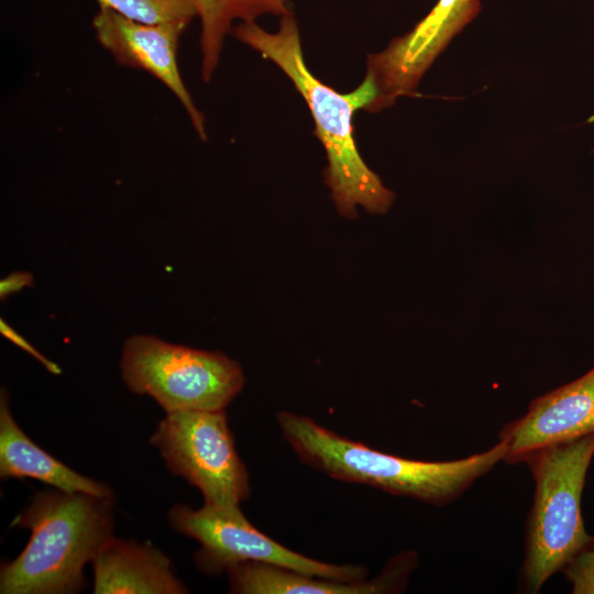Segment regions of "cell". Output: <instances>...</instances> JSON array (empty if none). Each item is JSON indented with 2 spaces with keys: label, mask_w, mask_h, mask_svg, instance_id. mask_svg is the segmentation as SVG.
Wrapping results in <instances>:
<instances>
[{
  "label": "cell",
  "mask_w": 594,
  "mask_h": 594,
  "mask_svg": "<svg viewBox=\"0 0 594 594\" xmlns=\"http://www.w3.org/2000/svg\"><path fill=\"white\" fill-rule=\"evenodd\" d=\"M120 365L128 387L154 398L166 414L224 410L244 384L240 365L227 355L152 336L128 339Z\"/></svg>",
  "instance_id": "cell-5"
},
{
  "label": "cell",
  "mask_w": 594,
  "mask_h": 594,
  "mask_svg": "<svg viewBox=\"0 0 594 594\" xmlns=\"http://www.w3.org/2000/svg\"><path fill=\"white\" fill-rule=\"evenodd\" d=\"M574 594H594V538L564 569Z\"/></svg>",
  "instance_id": "cell-16"
},
{
  "label": "cell",
  "mask_w": 594,
  "mask_h": 594,
  "mask_svg": "<svg viewBox=\"0 0 594 594\" xmlns=\"http://www.w3.org/2000/svg\"><path fill=\"white\" fill-rule=\"evenodd\" d=\"M594 433V366L580 377L535 398L526 414L499 432L504 461L522 462L531 451Z\"/></svg>",
  "instance_id": "cell-10"
},
{
  "label": "cell",
  "mask_w": 594,
  "mask_h": 594,
  "mask_svg": "<svg viewBox=\"0 0 594 594\" xmlns=\"http://www.w3.org/2000/svg\"><path fill=\"white\" fill-rule=\"evenodd\" d=\"M0 475L31 477L69 493L112 497L108 486L86 477L37 447L13 419L7 393L0 396Z\"/></svg>",
  "instance_id": "cell-13"
},
{
  "label": "cell",
  "mask_w": 594,
  "mask_h": 594,
  "mask_svg": "<svg viewBox=\"0 0 594 594\" xmlns=\"http://www.w3.org/2000/svg\"><path fill=\"white\" fill-rule=\"evenodd\" d=\"M482 9L480 0H439L409 32L393 38L366 61L375 88L369 112H378L403 96L414 95L425 73Z\"/></svg>",
  "instance_id": "cell-8"
},
{
  "label": "cell",
  "mask_w": 594,
  "mask_h": 594,
  "mask_svg": "<svg viewBox=\"0 0 594 594\" xmlns=\"http://www.w3.org/2000/svg\"><path fill=\"white\" fill-rule=\"evenodd\" d=\"M184 22L147 24L99 7L92 19L97 41L122 66L141 69L164 84L187 112L198 136L207 139L205 118L195 106L177 64Z\"/></svg>",
  "instance_id": "cell-9"
},
{
  "label": "cell",
  "mask_w": 594,
  "mask_h": 594,
  "mask_svg": "<svg viewBox=\"0 0 594 594\" xmlns=\"http://www.w3.org/2000/svg\"><path fill=\"white\" fill-rule=\"evenodd\" d=\"M112 497L48 490L11 526L31 530L24 550L2 564V594H68L86 583L84 566L112 537Z\"/></svg>",
  "instance_id": "cell-3"
},
{
  "label": "cell",
  "mask_w": 594,
  "mask_h": 594,
  "mask_svg": "<svg viewBox=\"0 0 594 594\" xmlns=\"http://www.w3.org/2000/svg\"><path fill=\"white\" fill-rule=\"evenodd\" d=\"M0 332L3 337L10 340L12 343L31 354L38 362H41L45 369L53 373L59 374L61 369L57 364L46 359L41 352H38L29 341H26L21 334H19L13 328H11L3 319L0 320Z\"/></svg>",
  "instance_id": "cell-17"
},
{
  "label": "cell",
  "mask_w": 594,
  "mask_h": 594,
  "mask_svg": "<svg viewBox=\"0 0 594 594\" xmlns=\"http://www.w3.org/2000/svg\"><path fill=\"white\" fill-rule=\"evenodd\" d=\"M33 285V277L29 272L14 271L0 280V297L7 299L12 294L21 292Z\"/></svg>",
  "instance_id": "cell-18"
},
{
  "label": "cell",
  "mask_w": 594,
  "mask_h": 594,
  "mask_svg": "<svg viewBox=\"0 0 594 594\" xmlns=\"http://www.w3.org/2000/svg\"><path fill=\"white\" fill-rule=\"evenodd\" d=\"M168 469L196 486L205 504L240 505L251 494L249 473L224 410L167 413L151 437Z\"/></svg>",
  "instance_id": "cell-6"
},
{
  "label": "cell",
  "mask_w": 594,
  "mask_h": 594,
  "mask_svg": "<svg viewBox=\"0 0 594 594\" xmlns=\"http://www.w3.org/2000/svg\"><path fill=\"white\" fill-rule=\"evenodd\" d=\"M200 20L201 77L209 82L234 22H256L263 15L292 12L290 0H191Z\"/></svg>",
  "instance_id": "cell-14"
},
{
  "label": "cell",
  "mask_w": 594,
  "mask_h": 594,
  "mask_svg": "<svg viewBox=\"0 0 594 594\" xmlns=\"http://www.w3.org/2000/svg\"><path fill=\"white\" fill-rule=\"evenodd\" d=\"M91 562L96 594L187 593L169 558L150 544L110 537Z\"/></svg>",
  "instance_id": "cell-12"
},
{
  "label": "cell",
  "mask_w": 594,
  "mask_h": 594,
  "mask_svg": "<svg viewBox=\"0 0 594 594\" xmlns=\"http://www.w3.org/2000/svg\"><path fill=\"white\" fill-rule=\"evenodd\" d=\"M276 420L299 459L327 475L436 506L457 499L507 453L505 441L499 440L468 458L419 461L380 452L290 411H279Z\"/></svg>",
  "instance_id": "cell-2"
},
{
  "label": "cell",
  "mask_w": 594,
  "mask_h": 594,
  "mask_svg": "<svg viewBox=\"0 0 594 594\" xmlns=\"http://www.w3.org/2000/svg\"><path fill=\"white\" fill-rule=\"evenodd\" d=\"M232 35L279 67L306 101L315 123L314 134L327 154L326 183L339 213L354 218L359 207L370 213L387 212L395 194L363 161L353 136V114L365 107L360 88L340 94L309 70L293 12L279 16L275 32L256 22H241Z\"/></svg>",
  "instance_id": "cell-1"
},
{
  "label": "cell",
  "mask_w": 594,
  "mask_h": 594,
  "mask_svg": "<svg viewBox=\"0 0 594 594\" xmlns=\"http://www.w3.org/2000/svg\"><path fill=\"white\" fill-rule=\"evenodd\" d=\"M415 552H403L372 580L342 581L308 575L261 562H240L227 572L230 592L241 594H378L400 592L417 566Z\"/></svg>",
  "instance_id": "cell-11"
},
{
  "label": "cell",
  "mask_w": 594,
  "mask_h": 594,
  "mask_svg": "<svg viewBox=\"0 0 594 594\" xmlns=\"http://www.w3.org/2000/svg\"><path fill=\"white\" fill-rule=\"evenodd\" d=\"M97 2L99 7L147 24L170 22L189 24L196 16L191 0H97Z\"/></svg>",
  "instance_id": "cell-15"
},
{
  "label": "cell",
  "mask_w": 594,
  "mask_h": 594,
  "mask_svg": "<svg viewBox=\"0 0 594 594\" xmlns=\"http://www.w3.org/2000/svg\"><path fill=\"white\" fill-rule=\"evenodd\" d=\"M169 520L176 530L200 543L196 561L208 573L253 561L342 581H360L367 575L362 565L321 562L284 547L251 525L239 505L205 504L199 509L176 505L169 512Z\"/></svg>",
  "instance_id": "cell-7"
},
{
  "label": "cell",
  "mask_w": 594,
  "mask_h": 594,
  "mask_svg": "<svg viewBox=\"0 0 594 594\" xmlns=\"http://www.w3.org/2000/svg\"><path fill=\"white\" fill-rule=\"evenodd\" d=\"M594 457V433L529 452L534 503L526 529L524 587L538 593L592 541L582 517V492Z\"/></svg>",
  "instance_id": "cell-4"
}]
</instances>
